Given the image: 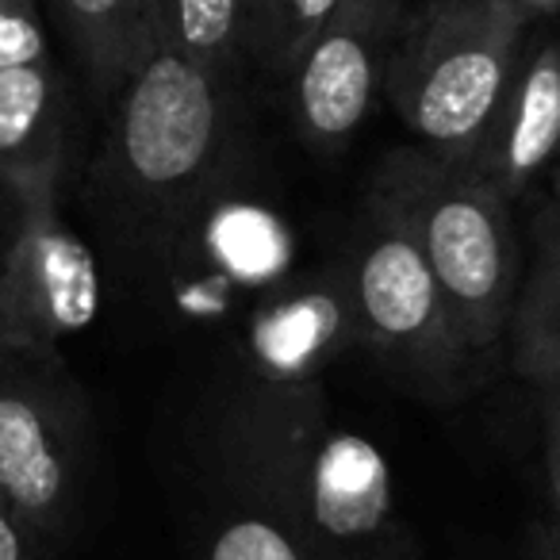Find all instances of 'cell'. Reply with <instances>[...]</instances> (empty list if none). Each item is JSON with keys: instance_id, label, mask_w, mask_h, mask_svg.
<instances>
[{"instance_id": "obj_1", "label": "cell", "mask_w": 560, "mask_h": 560, "mask_svg": "<svg viewBox=\"0 0 560 560\" xmlns=\"http://www.w3.org/2000/svg\"><path fill=\"white\" fill-rule=\"evenodd\" d=\"M242 154L234 81L147 50L108 104V131L93 162V211L119 272L162 265L185 226L231 185Z\"/></svg>"}, {"instance_id": "obj_2", "label": "cell", "mask_w": 560, "mask_h": 560, "mask_svg": "<svg viewBox=\"0 0 560 560\" xmlns=\"http://www.w3.org/2000/svg\"><path fill=\"white\" fill-rule=\"evenodd\" d=\"M369 188L411 226L468 353L491 376L522 280L514 200L472 162L415 142L388 150Z\"/></svg>"}, {"instance_id": "obj_3", "label": "cell", "mask_w": 560, "mask_h": 560, "mask_svg": "<svg viewBox=\"0 0 560 560\" xmlns=\"http://www.w3.org/2000/svg\"><path fill=\"white\" fill-rule=\"evenodd\" d=\"M529 32L534 20L511 0H419L384 78L415 147L472 162Z\"/></svg>"}, {"instance_id": "obj_4", "label": "cell", "mask_w": 560, "mask_h": 560, "mask_svg": "<svg viewBox=\"0 0 560 560\" xmlns=\"http://www.w3.org/2000/svg\"><path fill=\"white\" fill-rule=\"evenodd\" d=\"M342 261L350 272L358 346L396 388L422 404L450 407L488 381L453 323L411 226L373 188L365 192Z\"/></svg>"}, {"instance_id": "obj_5", "label": "cell", "mask_w": 560, "mask_h": 560, "mask_svg": "<svg viewBox=\"0 0 560 560\" xmlns=\"http://www.w3.org/2000/svg\"><path fill=\"white\" fill-rule=\"evenodd\" d=\"M93 404L62 350L0 346V503L50 545L85 506Z\"/></svg>"}, {"instance_id": "obj_6", "label": "cell", "mask_w": 560, "mask_h": 560, "mask_svg": "<svg viewBox=\"0 0 560 560\" xmlns=\"http://www.w3.org/2000/svg\"><path fill=\"white\" fill-rule=\"evenodd\" d=\"M66 180L12 188L16 231L0 269V346L62 350L101 312L96 254L62 215Z\"/></svg>"}, {"instance_id": "obj_7", "label": "cell", "mask_w": 560, "mask_h": 560, "mask_svg": "<svg viewBox=\"0 0 560 560\" xmlns=\"http://www.w3.org/2000/svg\"><path fill=\"white\" fill-rule=\"evenodd\" d=\"M419 0H338L289 66L292 124L319 154L346 150L384 96L392 50Z\"/></svg>"}, {"instance_id": "obj_8", "label": "cell", "mask_w": 560, "mask_h": 560, "mask_svg": "<svg viewBox=\"0 0 560 560\" xmlns=\"http://www.w3.org/2000/svg\"><path fill=\"white\" fill-rule=\"evenodd\" d=\"M358 346V315L346 261L335 257L296 289L272 296L249 319L242 338L238 373L261 376L272 384H315L330 361Z\"/></svg>"}, {"instance_id": "obj_9", "label": "cell", "mask_w": 560, "mask_h": 560, "mask_svg": "<svg viewBox=\"0 0 560 560\" xmlns=\"http://www.w3.org/2000/svg\"><path fill=\"white\" fill-rule=\"evenodd\" d=\"M472 165L511 200L560 165V35L529 32Z\"/></svg>"}, {"instance_id": "obj_10", "label": "cell", "mask_w": 560, "mask_h": 560, "mask_svg": "<svg viewBox=\"0 0 560 560\" xmlns=\"http://www.w3.org/2000/svg\"><path fill=\"white\" fill-rule=\"evenodd\" d=\"M200 465V560H330L280 491L203 453Z\"/></svg>"}, {"instance_id": "obj_11", "label": "cell", "mask_w": 560, "mask_h": 560, "mask_svg": "<svg viewBox=\"0 0 560 560\" xmlns=\"http://www.w3.org/2000/svg\"><path fill=\"white\" fill-rule=\"evenodd\" d=\"M70 170V93L55 58L0 70V180L24 188L66 180Z\"/></svg>"}, {"instance_id": "obj_12", "label": "cell", "mask_w": 560, "mask_h": 560, "mask_svg": "<svg viewBox=\"0 0 560 560\" xmlns=\"http://www.w3.org/2000/svg\"><path fill=\"white\" fill-rule=\"evenodd\" d=\"M50 9L93 96L108 108L119 85L154 47L147 0H50Z\"/></svg>"}, {"instance_id": "obj_13", "label": "cell", "mask_w": 560, "mask_h": 560, "mask_svg": "<svg viewBox=\"0 0 560 560\" xmlns=\"http://www.w3.org/2000/svg\"><path fill=\"white\" fill-rule=\"evenodd\" d=\"M147 20L154 43L226 81L249 62V0H147Z\"/></svg>"}, {"instance_id": "obj_14", "label": "cell", "mask_w": 560, "mask_h": 560, "mask_svg": "<svg viewBox=\"0 0 560 560\" xmlns=\"http://www.w3.org/2000/svg\"><path fill=\"white\" fill-rule=\"evenodd\" d=\"M503 353L518 381L560 388V249L534 254L522 269Z\"/></svg>"}, {"instance_id": "obj_15", "label": "cell", "mask_w": 560, "mask_h": 560, "mask_svg": "<svg viewBox=\"0 0 560 560\" xmlns=\"http://www.w3.org/2000/svg\"><path fill=\"white\" fill-rule=\"evenodd\" d=\"M338 0H254L249 16V62L284 78Z\"/></svg>"}, {"instance_id": "obj_16", "label": "cell", "mask_w": 560, "mask_h": 560, "mask_svg": "<svg viewBox=\"0 0 560 560\" xmlns=\"http://www.w3.org/2000/svg\"><path fill=\"white\" fill-rule=\"evenodd\" d=\"M50 62L39 0H0V70Z\"/></svg>"}, {"instance_id": "obj_17", "label": "cell", "mask_w": 560, "mask_h": 560, "mask_svg": "<svg viewBox=\"0 0 560 560\" xmlns=\"http://www.w3.org/2000/svg\"><path fill=\"white\" fill-rule=\"evenodd\" d=\"M541 450H545V476H549L552 518L560 534V388L541 392Z\"/></svg>"}, {"instance_id": "obj_18", "label": "cell", "mask_w": 560, "mask_h": 560, "mask_svg": "<svg viewBox=\"0 0 560 560\" xmlns=\"http://www.w3.org/2000/svg\"><path fill=\"white\" fill-rule=\"evenodd\" d=\"M55 545L0 503V560H50Z\"/></svg>"}, {"instance_id": "obj_19", "label": "cell", "mask_w": 560, "mask_h": 560, "mask_svg": "<svg viewBox=\"0 0 560 560\" xmlns=\"http://www.w3.org/2000/svg\"><path fill=\"white\" fill-rule=\"evenodd\" d=\"M529 242H534V254H557L560 249V170L549 173V188L534 208Z\"/></svg>"}, {"instance_id": "obj_20", "label": "cell", "mask_w": 560, "mask_h": 560, "mask_svg": "<svg viewBox=\"0 0 560 560\" xmlns=\"http://www.w3.org/2000/svg\"><path fill=\"white\" fill-rule=\"evenodd\" d=\"M12 231H16V196L0 180V269H4V257H9Z\"/></svg>"}, {"instance_id": "obj_21", "label": "cell", "mask_w": 560, "mask_h": 560, "mask_svg": "<svg viewBox=\"0 0 560 560\" xmlns=\"http://www.w3.org/2000/svg\"><path fill=\"white\" fill-rule=\"evenodd\" d=\"M369 560H427V557H422V549L415 545V537L404 529V534H399L396 541L384 545V549L376 552V557H369Z\"/></svg>"}, {"instance_id": "obj_22", "label": "cell", "mask_w": 560, "mask_h": 560, "mask_svg": "<svg viewBox=\"0 0 560 560\" xmlns=\"http://www.w3.org/2000/svg\"><path fill=\"white\" fill-rule=\"evenodd\" d=\"M511 4L518 12H526L534 24H537V20H545V16H557V12H560V0H511Z\"/></svg>"}, {"instance_id": "obj_23", "label": "cell", "mask_w": 560, "mask_h": 560, "mask_svg": "<svg viewBox=\"0 0 560 560\" xmlns=\"http://www.w3.org/2000/svg\"><path fill=\"white\" fill-rule=\"evenodd\" d=\"M537 560H560V534L557 529H541V537H537Z\"/></svg>"}, {"instance_id": "obj_24", "label": "cell", "mask_w": 560, "mask_h": 560, "mask_svg": "<svg viewBox=\"0 0 560 560\" xmlns=\"http://www.w3.org/2000/svg\"><path fill=\"white\" fill-rule=\"evenodd\" d=\"M249 16H254V0H249Z\"/></svg>"}]
</instances>
